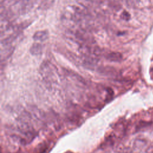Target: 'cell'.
<instances>
[{"label":"cell","mask_w":153,"mask_h":153,"mask_svg":"<svg viewBox=\"0 0 153 153\" xmlns=\"http://www.w3.org/2000/svg\"><path fill=\"white\" fill-rule=\"evenodd\" d=\"M35 1L36 0H19L17 3L20 5V10L25 11L29 10Z\"/></svg>","instance_id":"7a4b0ae2"},{"label":"cell","mask_w":153,"mask_h":153,"mask_svg":"<svg viewBox=\"0 0 153 153\" xmlns=\"http://www.w3.org/2000/svg\"><path fill=\"white\" fill-rule=\"evenodd\" d=\"M105 57L111 62H120L122 59V55L118 52H111L108 53Z\"/></svg>","instance_id":"3957f363"},{"label":"cell","mask_w":153,"mask_h":153,"mask_svg":"<svg viewBox=\"0 0 153 153\" xmlns=\"http://www.w3.org/2000/svg\"><path fill=\"white\" fill-rule=\"evenodd\" d=\"M48 37V33L47 30H38L33 35V39L37 41H44Z\"/></svg>","instance_id":"6da1fadb"},{"label":"cell","mask_w":153,"mask_h":153,"mask_svg":"<svg viewBox=\"0 0 153 153\" xmlns=\"http://www.w3.org/2000/svg\"><path fill=\"white\" fill-rule=\"evenodd\" d=\"M42 50V47L39 43H33L30 48V53L34 56L39 55L41 54Z\"/></svg>","instance_id":"277c9868"},{"label":"cell","mask_w":153,"mask_h":153,"mask_svg":"<svg viewBox=\"0 0 153 153\" xmlns=\"http://www.w3.org/2000/svg\"><path fill=\"white\" fill-rule=\"evenodd\" d=\"M144 143H145L144 141L142 140H138L135 142V145H136L135 146L137 148H142L143 146Z\"/></svg>","instance_id":"5b68a950"}]
</instances>
